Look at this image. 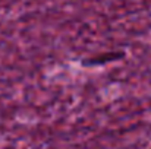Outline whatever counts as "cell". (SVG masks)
<instances>
[{
  "mask_svg": "<svg viewBox=\"0 0 151 149\" xmlns=\"http://www.w3.org/2000/svg\"><path fill=\"white\" fill-rule=\"evenodd\" d=\"M125 57V51H104V53H99L94 56H90L88 58H85L82 63L87 67H96V66H104L117 60H122Z\"/></svg>",
  "mask_w": 151,
  "mask_h": 149,
  "instance_id": "6da1fadb",
  "label": "cell"
}]
</instances>
